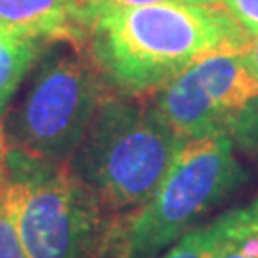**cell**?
Returning a JSON list of instances; mask_svg holds the SVG:
<instances>
[{"label":"cell","mask_w":258,"mask_h":258,"mask_svg":"<svg viewBox=\"0 0 258 258\" xmlns=\"http://www.w3.org/2000/svg\"><path fill=\"white\" fill-rule=\"evenodd\" d=\"M250 40L222 4L165 2L98 16L86 50L111 92L142 98L207 55L243 52Z\"/></svg>","instance_id":"obj_1"},{"label":"cell","mask_w":258,"mask_h":258,"mask_svg":"<svg viewBox=\"0 0 258 258\" xmlns=\"http://www.w3.org/2000/svg\"><path fill=\"white\" fill-rule=\"evenodd\" d=\"M185 144L151 102L109 92L65 165L111 211L130 218L153 197Z\"/></svg>","instance_id":"obj_2"},{"label":"cell","mask_w":258,"mask_h":258,"mask_svg":"<svg viewBox=\"0 0 258 258\" xmlns=\"http://www.w3.org/2000/svg\"><path fill=\"white\" fill-rule=\"evenodd\" d=\"M10 178L27 182L19 237L27 258H122L128 218L111 211L67 165L8 148Z\"/></svg>","instance_id":"obj_3"},{"label":"cell","mask_w":258,"mask_h":258,"mask_svg":"<svg viewBox=\"0 0 258 258\" xmlns=\"http://www.w3.org/2000/svg\"><path fill=\"white\" fill-rule=\"evenodd\" d=\"M109 92L86 44L67 42V50L40 54L19 102L2 122L8 148L65 165Z\"/></svg>","instance_id":"obj_4"},{"label":"cell","mask_w":258,"mask_h":258,"mask_svg":"<svg viewBox=\"0 0 258 258\" xmlns=\"http://www.w3.org/2000/svg\"><path fill=\"white\" fill-rule=\"evenodd\" d=\"M243 180L231 140L187 142L153 197L128 218L122 258H159Z\"/></svg>","instance_id":"obj_5"},{"label":"cell","mask_w":258,"mask_h":258,"mask_svg":"<svg viewBox=\"0 0 258 258\" xmlns=\"http://www.w3.org/2000/svg\"><path fill=\"white\" fill-rule=\"evenodd\" d=\"M151 96L159 115L187 142L224 136L235 149L258 148V84L243 52L207 55Z\"/></svg>","instance_id":"obj_6"},{"label":"cell","mask_w":258,"mask_h":258,"mask_svg":"<svg viewBox=\"0 0 258 258\" xmlns=\"http://www.w3.org/2000/svg\"><path fill=\"white\" fill-rule=\"evenodd\" d=\"M0 31L35 40L86 44L88 19L81 0H0Z\"/></svg>","instance_id":"obj_7"},{"label":"cell","mask_w":258,"mask_h":258,"mask_svg":"<svg viewBox=\"0 0 258 258\" xmlns=\"http://www.w3.org/2000/svg\"><path fill=\"white\" fill-rule=\"evenodd\" d=\"M42 52L44 46L40 40L14 37L0 31V115Z\"/></svg>","instance_id":"obj_8"},{"label":"cell","mask_w":258,"mask_h":258,"mask_svg":"<svg viewBox=\"0 0 258 258\" xmlns=\"http://www.w3.org/2000/svg\"><path fill=\"white\" fill-rule=\"evenodd\" d=\"M237 211L239 209L224 212L211 224L197 226L191 231H187L182 239L176 241L159 258H216L222 243L226 241L228 233L235 224Z\"/></svg>","instance_id":"obj_9"},{"label":"cell","mask_w":258,"mask_h":258,"mask_svg":"<svg viewBox=\"0 0 258 258\" xmlns=\"http://www.w3.org/2000/svg\"><path fill=\"white\" fill-rule=\"evenodd\" d=\"M27 195V182L14 180L0 207V258H27L23 243L19 237V211Z\"/></svg>","instance_id":"obj_10"},{"label":"cell","mask_w":258,"mask_h":258,"mask_svg":"<svg viewBox=\"0 0 258 258\" xmlns=\"http://www.w3.org/2000/svg\"><path fill=\"white\" fill-rule=\"evenodd\" d=\"M216 258H258V199L237 211L235 224Z\"/></svg>","instance_id":"obj_11"},{"label":"cell","mask_w":258,"mask_h":258,"mask_svg":"<svg viewBox=\"0 0 258 258\" xmlns=\"http://www.w3.org/2000/svg\"><path fill=\"white\" fill-rule=\"evenodd\" d=\"M83 10L88 19V27L92 19L98 16L109 14V12H119V10L140 8V6H149V4H165V2H184V4H220V0H81Z\"/></svg>","instance_id":"obj_12"},{"label":"cell","mask_w":258,"mask_h":258,"mask_svg":"<svg viewBox=\"0 0 258 258\" xmlns=\"http://www.w3.org/2000/svg\"><path fill=\"white\" fill-rule=\"evenodd\" d=\"M220 4L250 37H258V0H220Z\"/></svg>","instance_id":"obj_13"},{"label":"cell","mask_w":258,"mask_h":258,"mask_svg":"<svg viewBox=\"0 0 258 258\" xmlns=\"http://www.w3.org/2000/svg\"><path fill=\"white\" fill-rule=\"evenodd\" d=\"M243 59H245V65H247L249 73L252 75V79L258 84V37L252 38L249 46L243 50Z\"/></svg>","instance_id":"obj_14"},{"label":"cell","mask_w":258,"mask_h":258,"mask_svg":"<svg viewBox=\"0 0 258 258\" xmlns=\"http://www.w3.org/2000/svg\"><path fill=\"white\" fill-rule=\"evenodd\" d=\"M6 161H8V142H6L4 130H2V122H0V172L8 170L6 168Z\"/></svg>","instance_id":"obj_15"},{"label":"cell","mask_w":258,"mask_h":258,"mask_svg":"<svg viewBox=\"0 0 258 258\" xmlns=\"http://www.w3.org/2000/svg\"><path fill=\"white\" fill-rule=\"evenodd\" d=\"M10 185H12V178H10L8 170L0 172V207L6 201V195L10 191Z\"/></svg>","instance_id":"obj_16"},{"label":"cell","mask_w":258,"mask_h":258,"mask_svg":"<svg viewBox=\"0 0 258 258\" xmlns=\"http://www.w3.org/2000/svg\"><path fill=\"white\" fill-rule=\"evenodd\" d=\"M256 199H258V197H256Z\"/></svg>","instance_id":"obj_17"}]
</instances>
